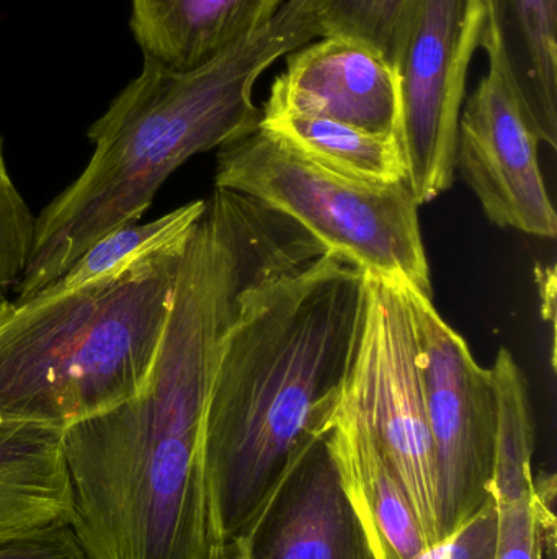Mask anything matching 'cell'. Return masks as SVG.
I'll use <instances>...</instances> for the list:
<instances>
[{
	"instance_id": "1",
	"label": "cell",
	"mask_w": 557,
	"mask_h": 559,
	"mask_svg": "<svg viewBox=\"0 0 557 559\" xmlns=\"http://www.w3.org/2000/svg\"><path fill=\"white\" fill-rule=\"evenodd\" d=\"M365 275L340 255L249 289L213 377L202 433L215 559L294 452L329 429L352 364Z\"/></svg>"
},
{
	"instance_id": "2",
	"label": "cell",
	"mask_w": 557,
	"mask_h": 559,
	"mask_svg": "<svg viewBox=\"0 0 557 559\" xmlns=\"http://www.w3.org/2000/svg\"><path fill=\"white\" fill-rule=\"evenodd\" d=\"M313 38H320L316 0H287L267 25L195 71L144 59L137 78L88 130L94 154L84 173L36 218L13 305L61 277L108 233L136 225L190 157L257 130L255 82Z\"/></svg>"
},
{
	"instance_id": "3",
	"label": "cell",
	"mask_w": 557,
	"mask_h": 559,
	"mask_svg": "<svg viewBox=\"0 0 557 559\" xmlns=\"http://www.w3.org/2000/svg\"><path fill=\"white\" fill-rule=\"evenodd\" d=\"M182 252L77 292L12 302L0 319V419L65 429L140 393Z\"/></svg>"
},
{
	"instance_id": "4",
	"label": "cell",
	"mask_w": 557,
	"mask_h": 559,
	"mask_svg": "<svg viewBox=\"0 0 557 559\" xmlns=\"http://www.w3.org/2000/svg\"><path fill=\"white\" fill-rule=\"evenodd\" d=\"M216 189L280 213L363 274L432 296L431 267L408 180L373 186L337 176L270 131L219 147Z\"/></svg>"
},
{
	"instance_id": "5",
	"label": "cell",
	"mask_w": 557,
	"mask_h": 559,
	"mask_svg": "<svg viewBox=\"0 0 557 559\" xmlns=\"http://www.w3.org/2000/svg\"><path fill=\"white\" fill-rule=\"evenodd\" d=\"M363 275L359 337L339 407L365 427L391 463L431 548L444 538L417 334L402 286Z\"/></svg>"
},
{
	"instance_id": "6",
	"label": "cell",
	"mask_w": 557,
	"mask_h": 559,
	"mask_svg": "<svg viewBox=\"0 0 557 559\" xmlns=\"http://www.w3.org/2000/svg\"><path fill=\"white\" fill-rule=\"evenodd\" d=\"M484 0H415L396 64L399 143L417 205L447 192L457 170L458 128Z\"/></svg>"
},
{
	"instance_id": "7",
	"label": "cell",
	"mask_w": 557,
	"mask_h": 559,
	"mask_svg": "<svg viewBox=\"0 0 557 559\" xmlns=\"http://www.w3.org/2000/svg\"><path fill=\"white\" fill-rule=\"evenodd\" d=\"M401 286L421 350L441 538L447 540L491 496L497 445L496 386L489 368L474 360L467 341L445 322L432 296Z\"/></svg>"
},
{
	"instance_id": "8",
	"label": "cell",
	"mask_w": 557,
	"mask_h": 559,
	"mask_svg": "<svg viewBox=\"0 0 557 559\" xmlns=\"http://www.w3.org/2000/svg\"><path fill=\"white\" fill-rule=\"evenodd\" d=\"M216 559H376L326 432L307 439Z\"/></svg>"
},
{
	"instance_id": "9",
	"label": "cell",
	"mask_w": 557,
	"mask_h": 559,
	"mask_svg": "<svg viewBox=\"0 0 557 559\" xmlns=\"http://www.w3.org/2000/svg\"><path fill=\"white\" fill-rule=\"evenodd\" d=\"M540 143L499 72L489 69L461 110L457 169L491 223L555 239L557 216L540 169Z\"/></svg>"
},
{
	"instance_id": "10",
	"label": "cell",
	"mask_w": 557,
	"mask_h": 559,
	"mask_svg": "<svg viewBox=\"0 0 557 559\" xmlns=\"http://www.w3.org/2000/svg\"><path fill=\"white\" fill-rule=\"evenodd\" d=\"M496 463L489 492L496 506V559H555V473H533L535 424L529 383L507 348L497 352Z\"/></svg>"
},
{
	"instance_id": "11",
	"label": "cell",
	"mask_w": 557,
	"mask_h": 559,
	"mask_svg": "<svg viewBox=\"0 0 557 559\" xmlns=\"http://www.w3.org/2000/svg\"><path fill=\"white\" fill-rule=\"evenodd\" d=\"M265 104L399 141L395 69L355 39L323 36L294 49Z\"/></svg>"
},
{
	"instance_id": "12",
	"label": "cell",
	"mask_w": 557,
	"mask_h": 559,
	"mask_svg": "<svg viewBox=\"0 0 557 559\" xmlns=\"http://www.w3.org/2000/svg\"><path fill=\"white\" fill-rule=\"evenodd\" d=\"M481 48L542 143L557 147V0H484Z\"/></svg>"
},
{
	"instance_id": "13",
	"label": "cell",
	"mask_w": 557,
	"mask_h": 559,
	"mask_svg": "<svg viewBox=\"0 0 557 559\" xmlns=\"http://www.w3.org/2000/svg\"><path fill=\"white\" fill-rule=\"evenodd\" d=\"M287 0H131L144 59L189 72L216 61L267 25Z\"/></svg>"
},
{
	"instance_id": "14",
	"label": "cell",
	"mask_w": 557,
	"mask_h": 559,
	"mask_svg": "<svg viewBox=\"0 0 557 559\" xmlns=\"http://www.w3.org/2000/svg\"><path fill=\"white\" fill-rule=\"evenodd\" d=\"M327 445L376 559H414L428 550L401 479L365 427L337 407Z\"/></svg>"
},
{
	"instance_id": "15",
	"label": "cell",
	"mask_w": 557,
	"mask_h": 559,
	"mask_svg": "<svg viewBox=\"0 0 557 559\" xmlns=\"http://www.w3.org/2000/svg\"><path fill=\"white\" fill-rule=\"evenodd\" d=\"M64 429L0 419V537H16L72 519Z\"/></svg>"
},
{
	"instance_id": "16",
	"label": "cell",
	"mask_w": 557,
	"mask_h": 559,
	"mask_svg": "<svg viewBox=\"0 0 557 559\" xmlns=\"http://www.w3.org/2000/svg\"><path fill=\"white\" fill-rule=\"evenodd\" d=\"M258 127L337 176L373 186L408 180L404 154L396 138L376 136L327 118L307 117L270 104L264 105Z\"/></svg>"
},
{
	"instance_id": "17",
	"label": "cell",
	"mask_w": 557,
	"mask_h": 559,
	"mask_svg": "<svg viewBox=\"0 0 557 559\" xmlns=\"http://www.w3.org/2000/svg\"><path fill=\"white\" fill-rule=\"evenodd\" d=\"M205 210L206 202L196 200L146 225H128L108 233L33 298H52L88 288L120 277L143 262L183 251Z\"/></svg>"
},
{
	"instance_id": "18",
	"label": "cell",
	"mask_w": 557,
	"mask_h": 559,
	"mask_svg": "<svg viewBox=\"0 0 557 559\" xmlns=\"http://www.w3.org/2000/svg\"><path fill=\"white\" fill-rule=\"evenodd\" d=\"M414 2L415 0H316L320 38L340 36L355 39L368 46L396 69Z\"/></svg>"
},
{
	"instance_id": "19",
	"label": "cell",
	"mask_w": 557,
	"mask_h": 559,
	"mask_svg": "<svg viewBox=\"0 0 557 559\" xmlns=\"http://www.w3.org/2000/svg\"><path fill=\"white\" fill-rule=\"evenodd\" d=\"M36 218L10 179L0 138V292L16 286L35 239Z\"/></svg>"
},
{
	"instance_id": "20",
	"label": "cell",
	"mask_w": 557,
	"mask_h": 559,
	"mask_svg": "<svg viewBox=\"0 0 557 559\" xmlns=\"http://www.w3.org/2000/svg\"><path fill=\"white\" fill-rule=\"evenodd\" d=\"M491 499L451 537L414 559H496L497 518Z\"/></svg>"
},
{
	"instance_id": "21",
	"label": "cell",
	"mask_w": 557,
	"mask_h": 559,
	"mask_svg": "<svg viewBox=\"0 0 557 559\" xmlns=\"http://www.w3.org/2000/svg\"><path fill=\"white\" fill-rule=\"evenodd\" d=\"M0 559H85L69 525L0 537Z\"/></svg>"
},
{
	"instance_id": "22",
	"label": "cell",
	"mask_w": 557,
	"mask_h": 559,
	"mask_svg": "<svg viewBox=\"0 0 557 559\" xmlns=\"http://www.w3.org/2000/svg\"><path fill=\"white\" fill-rule=\"evenodd\" d=\"M10 305H12V301H10V299L7 298L5 292H0V319H2L3 316L7 314Z\"/></svg>"
}]
</instances>
